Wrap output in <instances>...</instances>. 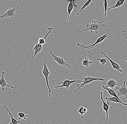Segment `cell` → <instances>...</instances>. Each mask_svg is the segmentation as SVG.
Wrapping results in <instances>:
<instances>
[{"label":"cell","instance_id":"cell-14","mask_svg":"<svg viewBox=\"0 0 127 124\" xmlns=\"http://www.w3.org/2000/svg\"><path fill=\"white\" fill-rule=\"evenodd\" d=\"M42 45H40L39 43L35 44L33 49L34 54L32 56V58H34L38 53H41V51L42 50Z\"/></svg>","mask_w":127,"mask_h":124},{"label":"cell","instance_id":"cell-2","mask_svg":"<svg viewBox=\"0 0 127 124\" xmlns=\"http://www.w3.org/2000/svg\"><path fill=\"white\" fill-rule=\"evenodd\" d=\"M111 30V29H110V30H109L108 31L107 33H106L105 34L98 38L97 39L96 41L94 43L92 44V45H90L89 46H85V45H83V44H80V43L78 42L77 43V45L78 46L80 47V48H81L82 50H89L91 49H93V47L95 46L96 45L102 42L104 40H105V39L106 38L108 37L109 35H111V34H110L108 35H107L108 33Z\"/></svg>","mask_w":127,"mask_h":124},{"label":"cell","instance_id":"cell-3","mask_svg":"<svg viewBox=\"0 0 127 124\" xmlns=\"http://www.w3.org/2000/svg\"><path fill=\"white\" fill-rule=\"evenodd\" d=\"M79 76L83 78L84 79V82L83 83L78 84L77 85V87H78V89L75 90L73 91V93H75L77 91L81 89V88L83 87L84 86L86 85V84L90 83L91 82H94V81H96V80H99V81H104L106 79V78L105 79H103V78H95L94 77H91L89 75L87 76L86 77H82L81 76L79 75Z\"/></svg>","mask_w":127,"mask_h":124},{"label":"cell","instance_id":"cell-28","mask_svg":"<svg viewBox=\"0 0 127 124\" xmlns=\"http://www.w3.org/2000/svg\"><path fill=\"white\" fill-rule=\"evenodd\" d=\"M126 60L127 61V59H126Z\"/></svg>","mask_w":127,"mask_h":124},{"label":"cell","instance_id":"cell-19","mask_svg":"<svg viewBox=\"0 0 127 124\" xmlns=\"http://www.w3.org/2000/svg\"><path fill=\"white\" fill-rule=\"evenodd\" d=\"M74 8V5L73 4V2L72 1H70L67 7V17L66 22H69V17L70 15L71 12L73 11V9Z\"/></svg>","mask_w":127,"mask_h":124},{"label":"cell","instance_id":"cell-15","mask_svg":"<svg viewBox=\"0 0 127 124\" xmlns=\"http://www.w3.org/2000/svg\"><path fill=\"white\" fill-rule=\"evenodd\" d=\"M0 107H3V108H5L8 112V113L9 114L10 117V118H11V123H9V124H19L20 123L19 121L17 120L16 119L13 117L12 114L9 111L8 108L7 106H2V105H0Z\"/></svg>","mask_w":127,"mask_h":124},{"label":"cell","instance_id":"cell-18","mask_svg":"<svg viewBox=\"0 0 127 124\" xmlns=\"http://www.w3.org/2000/svg\"><path fill=\"white\" fill-rule=\"evenodd\" d=\"M125 0H117L116 4L111 7L108 8L107 9V10H109L111 9H116L124 5Z\"/></svg>","mask_w":127,"mask_h":124},{"label":"cell","instance_id":"cell-12","mask_svg":"<svg viewBox=\"0 0 127 124\" xmlns=\"http://www.w3.org/2000/svg\"><path fill=\"white\" fill-rule=\"evenodd\" d=\"M105 100L107 102V104L109 106H110L111 102L115 103H121L123 104L125 106H127V104L124 103L122 102H120L117 98L116 97H105Z\"/></svg>","mask_w":127,"mask_h":124},{"label":"cell","instance_id":"cell-22","mask_svg":"<svg viewBox=\"0 0 127 124\" xmlns=\"http://www.w3.org/2000/svg\"><path fill=\"white\" fill-rule=\"evenodd\" d=\"M16 116L19 117V120H20L21 119H24V120H26L27 118L29 117V115H27L23 112H19L17 113Z\"/></svg>","mask_w":127,"mask_h":124},{"label":"cell","instance_id":"cell-4","mask_svg":"<svg viewBox=\"0 0 127 124\" xmlns=\"http://www.w3.org/2000/svg\"><path fill=\"white\" fill-rule=\"evenodd\" d=\"M46 62V57L45 56L44 63L43 64V69L42 70V72L44 76V77H45V80H46V82L47 85L48 91H49V94L48 97L50 98L51 97V90L50 88V86H49L48 78H49V76L50 75L51 72L48 70Z\"/></svg>","mask_w":127,"mask_h":124},{"label":"cell","instance_id":"cell-11","mask_svg":"<svg viewBox=\"0 0 127 124\" xmlns=\"http://www.w3.org/2000/svg\"><path fill=\"white\" fill-rule=\"evenodd\" d=\"M103 91H102L100 92V94L101 99V101H102L103 104V108H102V110L106 112V120L108 121V110L109 109H112V107H111V106H109V105L107 104V103H106L104 101L103 97Z\"/></svg>","mask_w":127,"mask_h":124},{"label":"cell","instance_id":"cell-26","mask_svg":"<svg viewBox=\"0 0 127 124\" xmlns=\"http://www.w3.org/2000/svg\"><path fill=\"white\" fill-rule=\"evenodd\" d=\"M67 1H72L73 2V4L74 6L75 7H77L78 6V5L76 4V1L75 0H66Z\"/></svg>","mask_w":127,"mask_h":124},{"label":"cell","instance_id":"cell-7","mask_svg":"<svg viewBox=\"0 0 127 124\" xmlns=\"http://www.w3.org/2000/svg\"><path fill=\"white\" fill-rule=\"evenodd\" d=\"M49 53H50L54 60L60 66H64V67L67 68L68 69H70L71 68L70 65L69 64L66 63L63 58L56 56L55 54H54V53H53L51 51H49Z\"/></svg>","mask_w":127,"mask_h":124},{"label":"cell","instance_id":"cell-13","mask_svg":"<svg viewBox=\"0 0 127 124\" xmlns=\"http://www.w3.org/2000/svg\"><path fill=\"white\" fill-rule=\"evenodd\" d=\"M117 85H118V84H117V82L114 79L112 78V79H109L108 80L107 83H105V86L104 85H102V88L108 87L111 88V89H113L114 88H115L116 86Z\"/></svg>","mask_w":127,"mask_h":124},{"label":"cell","instance_id":"cell-20","mask_svg":"<svg viewBox=\"0 0 127 124\" xmlns=\"http://www.w3.org/2000/svg\"><path fill=\"white\" fill-rule=\"evenodd\" d=\"M93 63V61H90L89 60L88 57H86L82 61V64L83 66L86 67V68H88Z\"/></svg>","mask_w":127,"mask_h":124},{"label":"cell","instance_id":"cell-6","mask_svg":"<svg viewBox=\"0 0 127 124\" xmlns=\"http://www.w3.org/2000/svg\"><path fill=\"white\" fill-rule=\"evenodd\" d=\"M5 73L4 71L1 72V77L0 79V86L1 87V90L2 91H4L5 90L7 89V88H5V87H8L11 88L13 90L16 91V92L14 93V94L17 93L18 91L16 89V87L14 86H11L8 84L7 82L5 81Z\"/></svg>","mask_w":127,"mask_h":124},{"label":"cell","instance_id":"cell-1","mask_svg":"<svg viewBox=\"0 0 127 124\" xmlns=\"http://www.w3.org/2000/svg\"><path fill=\"white\" fill-rule=\"evenodd\" d=\"M107 25V24H105L101 23V22L93 20H92L91 23H86V29L83 30L79 31V32H83L86 31H89L91 33H92L93 31H94L96 32V34H97L101 30Z\"/></svg>","mask_w":127,"mask_h":124},{"label":"cell","instance_id":"cell-10","mask_svg":"<svg viewBox=\"0 0 127 124\" xmlns=\"http://www.w3.org/2000/svg\"><path fill=\"white\" fill-rule=\"evenodd\" d=\"M101 53H102L103 55H104L105 56V57L107 58L108 60H109V61L111 62V65H112V66L113 68L114 69L116 70L117 72H123V70H122V69H121V66H120V65L118 64L117 63H116V62L113 61L112 60L111 58H109V57H108V56L105 53H103V51L102 50L101 51Z\"/></svg>","mask_w":127,"mask_h":124},{"label":"cell","instance_id":"cell-17","mask_svg":"<svg viewBox=\"0 0 127 124\" xmlns=\"http://www.w3.org/2000/svg\"><path fill=\"white\" fill-rule=\"evenodd\" d=\"M103 88V90L102 91H104V90H106L108 92L109 94L111 96H112V97H116V98H117L120 101V102H122L121 100H120L119 97L117 96V95L116 94V92H115V90L114 89H111V88H109L108 87H106Z\"/></svg>","mask_w":127,"mask_h":124},{"label":"cell","instance_id":"cell-27","mask_svg":"<svg viewBox=\"0 0 127 124\" xmlns=\"http://www.w3.org/2000/svg\"><path fill=\"white\" fill-rule=\"evenodd\" d=\"M126 31H123V35H124V36L125 37V38H126V39H127V36H126V35H125V32Z\"/></svg>","mask_w":127,"mask_h":124},{"label":"cell","instance_id":"cell-23","mask_svg":"<svg viewBox=\"0 0 127 124\" xmlns=\"http://www.w3.org/2000/svg\"><path fill=\"white\" fill-rule=\"evenodd\" d=\"M84 107L83 106H81L78 108L77 110L78 112L79 113L81 114V118H83V119L84 118V116H83V114H86L85 112H84Z\"/></svg>","mask_w":127,"mask_h":124},{"label":"cell","instance_id":"cell-8","mask_svg":"<svg viewBox=\"0 0 127 124\" xmlns=\"http://www.w3.org/2000/svg\"><path fill=\"white\" fill-rule=\"evenodd\" d=\"M83 82L84 81L83 80H74L70 81L69 80L67 79V77L66 76V79L64 80V82H61V83L62 85H59V86H56L54 88V89H55L57 88H60L61 89H62L64 87H65L66 89H68L69 88L70 86L73 83H75V82Z\"/></svg>","mask_w":127,"mask_h":124},{"label":"cell","instance_id":"cell-24","mask_svg":"<svg viewBox=\"0 0 127 124\" xmlns=\"http://www.w3.org/2000/svg\"><path fill=\"white\" fill-rule=\"evenodd\" d=\"M104 10H102V11H101L100 12V13L102 12L103 11H104V17H106L107 15V9L108 8H107V6H108V2H107V0H104Z\"/></svg>","mask_w":127,"mask_h":124},{"label":"cell","instance_id":"cell-21","mask_svg":"<svg viewBox=\"0 0 127 124\" xmlns=\"http://www.w3.org/2000/svg\"><path fill=\"white\" fill-rule=\"evenodd\" d=\"M92 0H87V1L85 3V4L83 5V6L81 8L80 11H79L77 13V15H76V16H78V15L80 14V13L82 11H83L84 9L85 8H86V7H87L88 5H89L91 3Z\"/></svg>","mask_w":127,"mask_h":124},{"label":"cell","instance_id":"cell-25","mask_svg":"<svg viewBox=\"0 0 127 124\" xmlns=\"http://www.w3.org/2000/svg\"><path fill=\"white\" fill-rule=\"evenodd\" d=\"M107 60H108V59L105 58H97V61H99L103 66L107 63Z\"/></svg>","mask_w":127,"mask_h":124},{"label":"cell","instance_id":"cell-9","mask_svg":"<svg viewBox=\"0 0 127 124\" xmlns=\"http://www.w3.org/2000/svg\"><path fill=\"white\" fill-rule=\"evenodd\" d=\"M126 81H125L124 82L123 85L120 87H115L116 89L118 90V91H116L117 96L119 97H125L127 99V87L125 85Z\"/></svg>","mask_w":127,"mask_h":124},{"label":"cell","instance_id":"cell-5","mask_svg":"<svg viewBox=\"0 0 127 124\" xmlns=\"http://www.w3.org/2000/svg\"><path fill=\"white\" fill-rule=\"evenodd\" d=\"M20 5H17L15 7L9 8L2 15L0 16V19L3 18L14 19L16 16L15 12L20 9Z\"/></svg>","mask_w":127,"mask_h":124},{"label":"cell","instance_id":"cell-16","mask_svg":"<svg viewBox=\"0 0 127 124\" xmlns=\"http://www.w3.org/2000/svg\"><path fill=\"white\" fill-rule=\"evenodd\" d=\"M52 30H53L52 28L48 27V32L43 38H39V39L38 40V43L42 45H45L46 43V40L47 37L48 35L51 32Z\"/></svg>","mask_w":127,"mask_h":124}]
</instances>
